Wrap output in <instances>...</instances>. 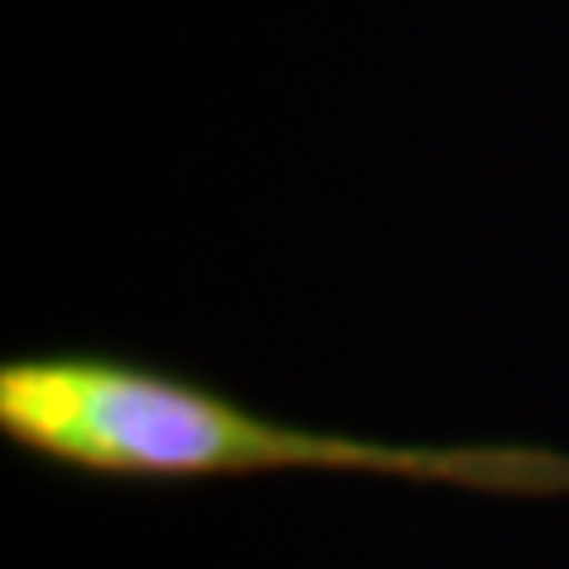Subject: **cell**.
<instances>
[{
  "mask_svg": "<svg viewBox=\"0 0 569 569\" xmlns=\"http://www.w3.org/2000/svg\"><path fill=\"white\" fill-rule=\"evenodd\" d=\"M0 432L91 475H380L508 498H569V451L508 441H380L257 413L186 376L48 351L0 366Z\"/></svg>",
  "mask_w": 569,
  "mask_h": 569,
  "instance_id": "cell-1",
  "label": "cell"
}]
</instances>
